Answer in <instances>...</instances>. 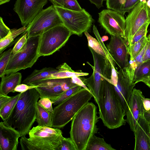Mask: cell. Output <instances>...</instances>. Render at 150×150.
<instances>
[{
  "mask_svg": "<svg viewBox=\"0 0 150 150\" xmlns=\"http://www.w3.org/2000/svg\"><path fill=\"white\" fill-rule=\"evenodd\" d=\"M58 70L51 67H45L40 70L35 69L22 81L23 83L28 85L42 80L47 79L51 74L55 73Z\"/></svg>",
  "mask_w": 150,
  "mask_h": 150,
  "instance_id": "cell-22",
  "label": "cell"
},
{
  "mask_svg": "<svg viewBox=\"0 0 150 150\" xmlns=\"http://www.w3.org/2000/svg\"><path fill=\"white\" fill-rule=\"evenodd\" d=\"M13 97L0 94V109L8 102Z\"/></svg>",
  "mask_w": 150,
  "mask_h": 150,
  "instance_id": "cell-43",
  "label": "cell"
},
{
  "mask_svg": "<svg viewBox=\"0 0 150 150\" xmlns=\"http://www.w3.org/2000/svg\"><path fill=\"white\" fill-rule=\"evenodd\" d=\"M149 147H150V139H149Z\"/></svg>",
  "mask_w": 150,
  "mask_h": 150,
  "instance_id": "cell-55",
  "label": "cell"
},
{
  "mask_svg": "<svg viewBox=\"0 0 150 150\" xmlns=\"http://www.w3.org/2000/svg\"><path fill=\"white\" fill-rule=\"evenodd\" d=\"M84 34L87 38L89 48L103 57L105 60H108L104 50L99 41L90 35L87 31L85 32Z\"/></svg>",
  "mask_w": 150,
  "mask_h": 150,
  "instance_id": "cell-30",
  "label": "cell"
},
{
  "mask_svg": "<svg viewBox=\"0 0 150 150\" xmlns=\"http://www.w3.org/2000/svg\"><path fill=\"white\" fill-rule=\"evenodd\" d=\"M21 93L13 96L10 100L0 109V116L3 121L6 120L13 110L19 98Z\"/></svg>",
  "mask_w": 150,
  "mask_h": 150,
  "instance_id": "cell-29",
  "label": "cell"
},
{
  "mask_svg": "<svg viewBox=\"0 0 150 150\" xmlns=\"http://www.w3.org/2000/svg\"><path fill=\"white\" fill-rule=\"evenodd\" d=\"M149 59H150V39H148L147 47L143 57V62Z\"/></svg>",
  "mask_w": 150,
  "mask_h": 150,
  "instance_id": "cell-46",
  "label": "cell"
},
{
  "mask_svg": "<svg viewBox=\"0 0 150 150\" xmlns=\"http://www.w3.org/2000/svg\"><path fill=\"white\" fill-rule=\"evenodd\" d=\"M148 38L149 39H150V33L148 35Z\"/></svg>",
  "mask_w": 150,
  "mask_h": 150,
  "instance_id": "cell-54",
  "label": "cell"
},
{
  "mask_svg": "<svg viewBox=\"0 0 150 150\" xmlns=\"http://www.w3.org/2000/svg\"><path fill=\"white\" fill-rule=\"evenodd\" d=\"M28 134V138L21 137L22 150H56L63 137L59 129L38 125L31 129Z\"/></svg>",
  "mask_w": 150,
  "mask_h": 150,
  "instance_id": "cell-4",
  "label": "cell"
},
{
  "mask_svg": "<svg viewBox=\"0 0 150 150\" xmlns=\"http://www.w3.org/2000/svg\"><path fill=\"white\" fill-rule=\"evenodd\" d=\"M27 42V34L25 33L15 44L12 49V54L17 53L23 50L26 46Z\"/></svg>",
  "mask_w": 150,
  "mask_h": 150,
  "instance_id": "cell-37",
  "label": "cell"
},
{
  "mask_svg": "<svg viewBox=\"0 0 150 150\" xmlns=\"http://www.w3.org/2000/svg\"><path fill=\"white\" fill-rule=\"evenodd\" d=\"M134 133L135 137L134 150H150V127L144 114L139 120Z\"/></svg>",
  "mask_w": 150,
  "mask_h": 150,
  "instance_id": "cell-19",
  "label": "cell"
},
{
  "mask_svg": "<svg viewBox=\"0 0 150 150\" xmlns=\"http://www.w3.org/2000/svg\"><path fill=\"white\" fill-rule=\"evenodd\" d=\"M82 88V86L77 84L66 91L57 98L52 100V104L54 105H57L71 96Z\"/></svg>",
  "mask_w": 150,
  "mask_h": 150,
  "instance_id": "cell-32",
  "label": "cell"
},
{
  "mask_svg": "<svg viewBox=\"0 0 150 150\" xmlns=\"http://www.w3.org/2000/svg\"><path fill=\"white\" fill-rule=\"evenodd\" d=\"M55 6L63 7L64 5L62 0H49Z\"/></svg>",
  "mask_w": 150,
  "mask_h": 150,
  "instance_id": "cell-48",
  "label": "cell"
},
{
  "mask_svg": "<svg viewBox=\"0 0 150 150\" xmlns=\"http://www.w3.org/2000/svg\"><path fill=\"white\" fill-rule=\"evenodd\" d=\"M148 42L142 51L132 61H129V66L130 69L134 72L136 68L143 62V57Z\"/></svg>",
  "mask_w": 150,
  "mask_h": 150,
  "instance_id": "cell-35",
  "label": "cell"
},
{
  "mask_svg": "<svg viewBox=\"0 0 150 150\" xmlns=\"http://www.w3.org/2000/svg\"><path fill=\"white\" fill-rule=\"evenodd\" d=\"M150 78V59L143 62L135 69L133 82L136 84Z\"/></svg>",
  "mask_w": 150,
  "mask_h": 150,
  "instance_id": "cell-24",
  "label": "cell"
},
{
  "mask_svg": "<svg viewBox=\"0 0 150 150\" xmlns=\"http://www.w3.org/2000/svg\"><path fill=\"white\" fill-rule=\"evenodd\" d=\"M52 112L47 110L38 102L36 121L38 125L51 127Z\"/></svg>",
  "mask_w": 150,
  "mask_h": 150,
  "instance_id": "cell-25",
  "label": "cell"
},
{
  "mask_svg": "<svg viewBox=\"0 0 150 150\" xmlns=\"http://www.w3.org/2000/svg\"><path fill=\"white\" fill-rule=\"evenodd\" d=\"M56 69L58 70V71L50 74L47 79L70 78L74 76H83L89 74L87 73L73 70L66 63L59 65Z\"/></svg>",
  "mask_w": 150,
  "mask_h": 150,
  "instance_id": "cell-21",
  "label": "cell"
},
{
  "mask_svg": "<svg viewBox=\"0 0 150 150\" xmlns=\"http://www.w3.org/2000/svg\"><path fill=\"white\" fill-rule=\"evenodd\" d=\"M98 15V22L106 33L111 36H120L126 39V21L124 15L109 9L103 10Z\"/></svg>",
  "mask_w": 150,
  "mask_h": 150,
  "instance_id": "cell-13",
  "label": "cell"
},
{
  "mask_svg": "<svg viewBox=\"0 0 150 150\" xmlns=\"http://www.w3.org/2000/svg\"><path fill=\"white\" fill-rule=\"evenodd\" d=\"M149 123V126H150V122Z\"/></svg>",
  "mask_w": 150,
  "mask_h": 150,
  "instance_id": "cell-56",
  "label": "cell"
},
{
  "mask_svg": "<svg viewBox=\"0 0 150 150\" xmlns=\"http://www.w3.org/2000/svg\"><path fill=\"white\" fill-rule=\"evenodd\" d=\"M146 5L150 8V0H147L146 3Z\"/></svg>",
  "mask_w": 150,
  "mask_h": 150,
  "instance_id": "cell-52",
  "label": "cell"
},
{
  "mask_svg": "<svg viewBox=\"0 0 150 150\" xmlns=\"http://www.w3.org/2000/svg\"><path fill=\"white\" fill-rule=\"evenodd\" d=\"M126 1V0H106L107 8L124 15L123 10Z\"/></svg>",
  "mask_w": 150,
  "mask_h": 150,
  "instance_id": "cell-33",
  "label": "cell"
},
{
  "mask_svg": "<svg viewBox=\"0 0 150 150\" xmlns=\"http://www.w3.org/2000/svg\"><path fill=\"white\" fill-rule=\"evenodd\" d=\"M64 8L68 9L79 11L82 9L76 0H62Z\"/></svg>",
  "mask_w": 150,
  "mask_h": 150,
  "instance_id": "cell-38",
  "label": "cell"
},
{
  "mask_svg": "<svg viewBox=\"0 0 150 150\" xmlns=\"http://www.w3.org/2000/svg\"><path fill=\"white\" fill-rule=\"evenodd\" d=\"M150 88V78L143 82Z\"/></svg>",
  "mask_w": 150,
  "mask_h": 150,
  "instance_id": "cell-50",
  "label": "cell"
},
{
  "mask_svg": "<svg viewBox=\"0 0 150 150\" xmlns=\"http://www.w3.org/2000/svg\"><path fill=\"white\" fill-rule=\"evenodd\" d=\"M93 28V32L104 50L107 59H108L111 64V74L110 79L109 82L113 85L115 86L117 84V82L118 75L117 71L116 69L115 65V63L104 44L96 26H94Z\"/></svg>",
  "mask_w": 150,
  "mask_h": 150,
  "instance_id": "cell-23",
  "label": "cell"
},
{
  "mask_svg": "<svg viewBox=\"0 0 150 150\" xmlns=\"http://www.w3.org/2000/svg\"><path fill=\"white\" fill-rule=\"evenodd\" d=\"M94 61V66L88 62L87 63L91 66L93 71L91 76L87 78L81 77L84 84L88 88L94 97L96 103H98L102 81L105 79L109 82L111 70L105 63L104 58L98 54L90 48Z\"/></svg>",
  "mask_w": 150,
  "mask_h": 150,
  "instance_id": "cell-7",
  "label": "cell"
},
{
  "mask_svg": "<svg viewBox=\"0 0 150 150\" xmlns=\"http://www.w3.org/2000/svg\"><path fill=\"white\" fill-rule=\"evenodd\" d=\"M139 1L144 3H146L147 1L146 0H140Z\"/></svg>",
  "mask_w": 150,
  "mask_h": 150,
  "instance_id": "cell-53",
  "label": "cell"
},
{
  "mask_svg": "<svg viewBox=\"0 0 150 150\" xmlns=\"http://www.w3.org/2000/svg\"><path fill=\"white\" fill-rule=\"evenodd\" d=\"M72 82L75 84L79 85L90 92V91L84 84L81 77L77 76H74L71 78Z\"/></svg>",
  "mask_w": 150,
  "mask_h": 150,
  "instance_id": "cell-44",
  "label": "cell"
},
{
  "mask_svg": "<svg viewBox=\"0 0 150 150\" xmlns=\"http://www.w3.org/2000/svg\"><path fill=\"white\" fill-rule=\"evenodd\" d=\"M148 41V38L145 35L133 45L128 46L130 56L129 61H132L143 50Z\"/></svg>",
  "mask_w": 150,
  "mask_h": 150,
  "instance_id": "cell-28",
  "label": "cell"
},
{
  "mask_svg": "<svg viewBox=\"0 0 150 150\" xmlns=\"http://www.w3.org/2000/svg\"><path fill=\"white\" fill-rule=\"evenodd\" d=\"M91 3L95 5L98 8L103 6V3L104 1L106 0H88Z\"/></svg>",
  "mask_w": 150,
  "mask_h": 150,
  "instance_id": "cell-47",
  "label": "cell"
},
{
  "mask_svg": "<svg viewBox=\"0 0 150 150\" xmlns=\"http://www.w3.org/2000/svg\"><path fill=\"white\" fill-rule=\"evenodd\" d=\"M64 25L72 34L81 36L91 28L94 20L84 9L80 11L70 10L54 6Z\"/></svg>",
  "mask_w": 150,
  "mask_h": 150,
  "instance_id": "cell-9",
  "label": "cell"
},
{
  "mask_svg": "<svg viewBox=\"0 0 150 150\" xmlns=\"http://www.w3.org/2000/svg\"><path fill=\"white\" fill-rule=\"evenodd\" d=\"M22 77L21 74L17 72L1 78L0 94L7 95L10 92L13 93L16 87L21 84Z\"/></svg>",
  "mask_w": 150,
  "mask_h": 150,
  "instance_id": "cell-20",
  "label": "cell"
},
{
  "mask_svg": "<svg viewBox=\"0 0 150 150\" xmlns=\"http://www.w3.org/2000/svg\"><path fill=\"white\" fill-rule=\"evenodd\" d=\"M76 85L72 82L70 78L43 80L32 83L29 85L37 86L35 88L40 94V98H48L52 101Z\"/></svg>",
  "mask_w": 150,
  "mask_h": 150,
  "instance_id": "cell-12",
  "label": "cell"
},
{
  "mask_svg": "<svg viewBox=\"0 0 150 150\" xmlns=\"http://www.w3.org/2000/svg\"><path fill=\"white\" fill-rule=\"evenodd\" d=\"M97 105L99 118L105 126L113 129L125 125L126 112L115 94L113 85L105 79L102 81Z\"/></svg>",
  "mask_w": 150,
  "mask_h": 150,
  "instance_id": "cell-3",
  "label": "cell"
},
{
  "mask_svg": "<svg viewBox=\"0 0 150 150\" xmlns=\"http://www.w3.org/2000/svg\"><path fill=\"white\" fill-rule=\"evenodd\" d=\"M86 150H116L110 144L106 143L103 138L93 135L87 145Z\"/></svg>",
  "mask_w": 150,
  "mask_h": 150,
  "instance_id": "cell-26",
  "label": "cell"
},
{
  "mask_svg": "<svg viewBox=\"0 0 150 150\" xmlns=\"http://www.w3.org/2000/svg\"><path fill=\"white\" fill-rule=\"evenodd\" d=\"M97 107L88 102L75 115L72 120L69 132L70 138L77 150H86L91 136L98 133L96 125L99 121Z\"/></svg>",
  "mask_w": 150,
  "mask_h": 150,
  "instance_id": "cell-2",
  "label": "cell"
},
{
  "mask_svg": "<svg viewBox=\"0 0 150 150\" xmlns=\"http://www.w3.org/2000/svg\"><path fill=\"white\" fill-rule=\"evenodd\" d=\"M106 47L114 62L120 69L128 66L129 55L125 38L120 36H111L110 41Z\"/></svg>",
  "mask_w": 150,
  "mask_h": 150,
  "instance_id": "cell-16",
  "label": "cell"
},
{
  "mask_svg": "<svg viewBox=\"0 0 150 150\" xmlns=\"http://www.w3.org/2000/svg\"><path fill=\"white\" fill-rule=\"evenodd\" d=\"M12 49L1 53L0 56V77L2 78L5 76V72L12 53Z\"/></svg>",
  "mask_w": 150,
  "mask_h": 150,
  "instance_id": "cell-31",
  "label": "cell"
},
{
  "mask_svg": "<svg viewBox=\"0 0 150 150\" xmlns=\"http://www.w3.org/2000/svg\"><path fill=\"white\" fill-rule=\"evenodd\" d=\"M140 0H126L123 10V14L129 12L139 3Z\"/></svg>",
  "mask_w": 150,
  "mask_h": 150,
  "instance_id": "cell-41",
  "label": "cell"
},
{
  "mask_svg": "<svg viewBox=\"0 0 150 150\" xmlns=\"http://www.w3.org/2000/svg\"><path fill=\"white\" fill-rule=\"evenodd\" d=\"M71 32L64 25H57L43 33L38 50L40 57L50 55L64 46Z\"/></svg>",
  "mask_w": 150,
  "mask_h": 150,
  "instance_id": "cell-8",
  "label": "cell"
},
{
  "mask_svg": "<svg viewBox=\"0 0 150 150\" xmlns=\"http://www.w3.org/2000/svg\"><path fill=\"white\" fill-rule=\"evenodd\" d=\"M150 23V22H146L138 30L134 35L130 44L128 46L133 45L144 36L146 35L148 28Z\"/></svg>",
  "mask_w": 150,
  "mask_h": 150,
  "instance_id": "cell-34",
  "label": "cell"
},
{
  "mask_svg": "<svg viewBox=\"0 0 150 150\" xmlns=\"http://www.w3.org/2000/svg\"><path fill=\"white\" fill-rule=\"evenodd\" d=\"M20 134L15 128L0 123V150H17Z\"/></svg>",
  "mask_w": 150,
  "mask_h": 150,
  "instance_id": "cell-18",
  "label": "cell"
},
{
  "mask_svg": "<svg viewBox=\"0 0 150 150\" xmlns=\"http://www.w3.org/2000/svg\"><path fill=\"white\" fill-rule=\"evenodd\" d=\"M142 100L144 113L150 111V98H145L144 97Z\"/></svg>",
  "mask_w": 150,
  "mask_h": 150,
  "instance_id": "cell-45",
  "label": "cell"
},
{
  "mask_svg": "<svg viewBox=\"0 0 150 150\" xmlns=\"http://www.w3.org/2000/svg\"><path fill=\"white\" fill-rule=\"evenodd\" d=\"M15 106L7 119L3 121L7 125L16 129L20 137L28 134L36 120L37 103L40 94L35 88L21 93Z\"/></svg>",
  "mask_w": 150,
  "mask_h": 150,
  "instance_id": "cell-1",
  "label": "cell"
},
{
  "mask_svg": "<svg viewBox=\"0 0 150 150\" xmlns=\"http://www.w3.org/2000/svg\"><path fill=\"white\" fill-rule=\"evenodd\" d=\"M38 102L47 110L51 112H53L52 103L50 98L45 97L40 98Z\"/></svg>",
  "mask_w": 150,
  "mask_h": 150,
  "instance_id": "cell-39",
  "label": "cell"
},
{
  "mask_svg": "<svg viewBox=\"0 0 150 150\" xmlns=\"http://www.w3.org/2000/svg\"><path fill=\"white\" fill-rule=\"evenodd\" d=\"M11 29L4 23L2 18L0 17V39L6 36L9 33Z\"/></svg>",
  "mask_w": 150,
  "mask_h": 150,
  "instance_id": "cell-40",
  "label": "cell"
},
{
  "mask_svg": "<svg viewBox=\"0 0 150 150\" xmlns=\"http://www.w3.org/2000/svg\"><path fill=\"white\" fill-rule=\"evenodd\" d=\"M144 115L148 122L149 123L150 122V111L144 112Z\"/></svg>",
  "mask_w": 150,
  "mask_h": 150,
  "instance_id": "cell-49",
  "label": "cell"
},
{
  "mask_svg": "<svg viewBox=\"0 0 150 150\" xmlns=\"http://www.w3.org/2000/svg\"><path fill=\"white\" fill-rule=\"evenodd\" d=\"M144 97L142 91L134 88L128 102L126 112L125 121L129 125L131 130L134 131L138 122L144 113L142 98Z\"/></svg>",
  "mask_w": 150,
  "mask_h": 150,
  "instance_id": "cell-17",
  "label": "cell"
},
{
  "mask_svg": "<svg viewBox=\"0 0 150 150\" xmlns=\"http://www.w3.org/2000/svg\"><path fill=\"white\" fill-rule=\"evenodd\" d=\"M125 35L128 46L138 30L146 22H150V8L140 1L129 12L125 18Z\"/></svg>",
  "mask_w": 150,
  "mask_h": 150,
  "instance_id": "cell-11",
  "label": "cell"
},
{
  "mask_svg": "<svg viewBox=\"0 0 150 150\" xmlns=\"http://www.w3.org/2000/svg\"><path fill=\"white\" fill-rule=\"evenodd\" d=\"M134 73L128 66L117 71V84L113 85L115 94L122 108L126 112L129 100L135 84L133 82Z\"/></svg>",
  "mask_w": 150,
  "mask_h": 150,
  "instance_id": "cell-14",
  "label": "cell"
},
{
  "mask_svg": "<svg viewBox=\"0 0 150 150\" xmlns=\"http://www.w3.org/2000/svg\"><path fill=\"white\" fill-rule=\"evenodd\" d=\"M37 87V86L29 85L24 83L21 84L16 87L13 93L16 92L23 93L29 89L35 88Z\"/></svg>",
  "mask_w": 150,
  "mask_h": 150,
  "instance_id": "cell-42",
  "label": "cell"
},
{
  "mask_svg": "<svg viewBox=\"0 0 150 150\" xmlns=\"http://www.w3.org/2000/svg\"><path fill=\"white\" fill-rule=\"evenodd\" d=\"M93 97L90 91L82 88L57 105L52 112V127H64Z\"/></svg>",
  "mask_w": 150,
  "mask_h": 150,
  "instance_id": "cell-5",
  "label": "cell"
},
{
  "mask_svg": "<svg viewBox=\"0 0 150 150\" xmlns=\"http://www.w3.org/2000/svg\"><path fill=\"white\" fill-rule=\"evenodd\" d=\"M64 25L55 8L52 5L42 9L27 26L28 38L42 35L58 25Z\"/></svg>",
  "mask_w": 150,
  "mask_h": 150,
  "instance_id": "cell-10",
  "label": "cell"
},
{
  "mask_svg": "<svg viewBox=\"0 0 150 150\" xmlns=\"http://www.w3.org/2000/svg\"><path fill=\"white\" fill-rule=\"evenodd\" d=\"M56 150H77L74 142L70 138L63 137L61 143Z\"/></svg>",
  "mask_w": 150,
  "mask_h": 150,
  "instance_id": "cell-36",
  "label": "cell"
},
{
  "mask_svg": "<svg viewBox=\"0 0 150 150\" xmlns=\"http://www.w3.org/2000/svg\"><path fill=\"white\" fill-rule=\"evenodd\" d=\"M41 35L28 38L25 48L21 51L12 54L5 71V75L31 68L40 57L38 54Z\"/></svg>",
  "mask_w": 150,
  "mask_h": 150,
  "instance_id": "cell-6",
  "label": "cell"
},
{
  "mask_svg": "<svg viewBox=\"0 0 150 150\" xmlns=\"http://www.w3.org/2000/svg\"><path fill=\"white\" fill-rule=\"evenodd\" d=\"M10 0H0V5H1L8 2Z\"/></svg>",
  "mask_w": 150,
  "mask_h": 150,
  "instance_id": "cell-51",
  "label": "cell"
},
{
  "mask_svg": "<svg viewBox=\"0 0 150 150\" xmlns=\"http://www.w3.org/2000/svg\"><path fill=\"white\" fill-rule=\"evenodd\" d=\"M27 29L26 26H24L19 29H11L9 34L5 37L0 39V53L3 51L19 35L25 33Z\"/></svg>",
  "mask_w": 150,
  "mask_h": 150,
  "instance_id": "cell-27",
  "label": "cell"
},
{
  "mask_svg": "<svg viewBox=\"0 0 150 150\" xmlns=\"http://www.w3.org/2000/svg\"><path fill=\"white\" fill-rule=\"evenodd\" d=\"M48 0H16L13 10L23 26L27 27L42 10Z\"/></svg>",
  "mask_w": 150,
  "mask_h": 150,
  "instance_id": "cell-15",
  "label": "cell"
}]
</instances>
